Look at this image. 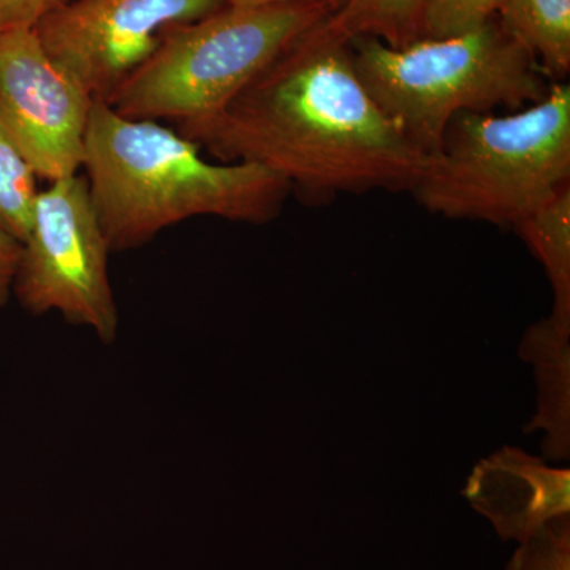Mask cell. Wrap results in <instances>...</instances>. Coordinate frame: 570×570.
<instances>
[{"label": "cell", "instance_id": "4fadbf2b", "mask_svg": "<svg viewBox=\"0 0 570 570\" xmlns=\"http://www.w3.org/2000/svg\"><path fill=\"white\" fill-rule=\"evenodd\" d=\"M426 0H344L328 17L330 26L344 39L374 37L403 47L420 39Z\"/></svg>", "mask_w": 570, "mask_h": 570}, {"label": "cell", "instance_id": "7a4b0ae2", "mask_svg": "<svg viewBox=\"0 0 570 570\" xmlns=\"http://www.w3.org/2000/svg\"><path fill=\"white\" fill-rule=\"evenodd\" d=\"M81 174L111 254L193 217L269 223L292 190L262 165L209 163L174 127L126 118L104 100L94 102Z\"/></svg>", "mask_w": 570, "mask_h": 570}, {"label": "cell", "instance_id": "d6986e66", "mask_svg": "<svg viewBox=\"0 0 570 570\" xmlns=\"http://www.w3.org/2000/svg\"><path fill=\"white\" fill-rule=\"evenodd\" d=\"M344 0H227V6L243 7V9H255V7L285 6V3H317L330 11L340 9Z\"/></svg>", "mask_w": 570, "mask_h": 570}, {"label": "cell", "instance_id": "3957f363", "mask_svg": "<svg viewBox=\"0 0 570 570\" xmlns=\"http://www.w3.org/2000/svg\"><path fill=\"white\" fill-rule=\"evenodd\" d=\"M570 184V86L517 111L461 112L411 193L449 219L515 227Z\"/></svg>", "mask_w": 570, "mask_h": 570}, {"label": "cell", "instance_id": "ac0fdd59", "mask_svg": "<svg viewBox=\"0 0 570 570\" xmlns=\"http://www.w3.org/2000/svg\"><path fill=\"white\" fill-rule=\"evenodd\" d=\"M21 243L0 232V309L9 305L13 296L14 276L20 262Z\"/></svg>", "mask_w": 570, "mask_h": 570}, {"label": "cell", "instance_id": "e0dca14e", "mask_svg": "<svg viewBox=\"0 0 570 570\" xmlns=\"http://www.w3.org/2000/svg\"><path fill=\"white\" fill-rule=\"evenodd\" d=\"M69 0H0V31L33 29L43 18Z\"/></svg>", "mask_w": 570, "mask_h": 570}, {"label": "cell", "instance_id": "277c9868", "mask_svg": "<svg viewBox=\"0 0 570 570\" xmlns=\"http://www.w3.org/2000/svg\"><path fill=\"white\" fill-rule=\"evenodd\" d=\"M367 91L420 153L439 149L461 112L517 111L542 100L549 78L497 18L456 36L420 37L390 47L348 40Z\"/></svg>", "mask_w": 570, "mask_h": 570}, {"label": "cell", "instance_id": "9c48e42d", "mask_svg": "<svg viewBox=\"0 0 570 570\" xmlns=\"http://www.w3.org/2000/svg\"><path fill=\"white\" fill-rule=\"evenodd\" d=\"M464 497L499 538L521 543L549 521L570 515V471L547 466L521 449L502 448L475 464Z\"/></svg>", "mask_w": 570, "mask_h": 570}, {"label": "cell", "instance_id": "7c38bea8", "mask_svg": "<svg viewBox=\"0 0 570 570\" xmlns=\"http://www.w3.org/2000/svg\"><path fill=\"white\" fill-rule=\"evenodd\" d=\"M513 228L549 276L553 291L551 321L570 330V184Z\"/></svg>", "mask_w": 570, "mask_h": 570}, {"label": "cell", "instance_id": "2e32d148", "mask_svg": "<svg viewBox=\"0 0 570 570\" xmlns=\"http://www.w3.org/2000/svg\"><path fill=\"white\" fill-rule=\"evenodd\" d=\"M505 570H570V515L549 521L521 542Z\"/></svg>", "mask_w": 570, "mask_h": 570}, {"label": "cell", "instance_id": "52a82bcc", "mask_svg": "<svg viewBox=\"0 0 570 570\" xmlns=\"http://www.w3.org/2000/svg\"><path fill=\"white\" fill-rule=\"evenodd\" d=\"M94 102L33 29L0 31V134L39 181L81 174Z\"/></svg>", "mask_w": 570, "mask_h": 570}, {"label": "cell", "instance_id": "9a60e30c", "mask_svg": "<svg viewBox=\"0 0 570 570\" xmlns=\"http://www.w3.org/2000/svg\"><path fill=\"white\" fill-rule=\"evenodd\" d=\"M505 0H426L420 37L456 36L498 17Z\"/></svg>", "mask_w": 570, "mask_h": 570}, {"label": "cell", "instance_id": "6da1fadb", "mask_svg": "<svg viewBox=\"0 0 570 570\" xmlns=\"http://www.w3.org/2000/svg\"><path fill=\"white\" fill-rule=\"evenodd\" d=\"M179 134L219 163L262 165L318 198L412 190L428 159L367 91L328 18L223 111Z\"/></svg>", "mask_w": 570, "mask_h": 570}, {"label": "cell", "instance_id": "30bf717a", "mask_svg": "<svg viewBox=\"0 0 570 570\" xmlns=\"http://www.w3.org/2000/svg\"><path fill=\"white\" fill-rule=\"evenodd\" d=\"M521 358L534 365L538 415L527 428L546 431L543 452L549 460H568L570 453V330L542 318L524 333Z\"/></svg>", "mask_w": 570, "mask_h": 570}, {"label": "cell", "instance_id": "8992f818", "mask_svg": "<svg viewBox=\"0 0 570 570\" xmlns=\"http://www.w3.org/2000/svg\"><path fill=\"white\" fill-rule=\"evenodd\" d=\"M110 255L86 176L58 179L37 195L31 228L21 243L13 296L32 316L61 314L63 321L91 330L110 346L119 336Z\"/></svg>", "mask_w": 570, "mask_h": 570}, {"label": "cell", "instance_id": "5b68a950", "mask_svg": "<svg viewBox=\"0 0 570 570\" xmlns=\"http://www.w3.org/2000/svg\"><path fill=\"white\" fill-rule=\"evenodd\" d=\"M332 14L317 3L224 7L165 31L151 58L105 100L130 119L178 132L223 111L299 37Z\"/></svg>", "mask_w": 570, "mask_h": 570}, {"label": "cell", "instance_id": "5bb4252c", "mask_svg": "<svg viewBox=\"0 0 570 570\" xmlns=\"http://www.w3.org/2000/svg\"><path fill=\"white\" fill-rule=\"evenodd\" d=\"M39 178L0 134V232L22 243L32 223Z\"/></svg>", "mask_w": 570, "mask_h": 570}, {"label": "cell", "instance_id": "ba28073f", "mask_svg": "<svg viewBox=\"0 0 570 570\" xmlns=\"http://www.w3.org/2000/svg\"><path fill=\"white\" fill-rule=\"evenodd\" d=\"M224 7L227 0H69L33 31L52 61L105 102L151 58L167 29Z\"/></svg>", "mask_w": 570, "mask_h": 570}, {"label": "cell", "instance_id": "8fae6325", "mask_svg": "<svg viewBox=\"0 0 570 570\" xmlns=\"http://www.w3.org/2000/svg\"><path fill=\"white\" fill-rule=\"evenodd\" d=\"M497 20L553 81L570 71V0H505Z\"/></svg>", "mask_w": 570, "mask_h": 570}]
</instances>
